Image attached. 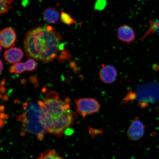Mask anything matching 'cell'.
Listing matches in <instances>:
<instances>
[{
	"mask_svg": "<svg viewBox=\"0 0 159 159\" xmlns=\"http://www.w3.org/2000/svg\"><path fill=\"white\" fill-rule=\"evenodd\" d=\"M4 56L5 60L11 64L19 62L24 57V52L21 49L13 47L5 51Z\"/></svg>",
	"mask_w": 159,
	"mask_h": 159,
	"instance_id": "obj_10",
	"label": "cell"
},
{
	"mask_svg": "<svg viewBox=\"0 0 159 159\" xmlns=\"http://www.w3.org/2000/svg\"><path fill=\"white\" fill-rule=\"evenodd\" d=\"M145 126L138 118H135L131 122L127 132V135L130 140L138 141L143 136Z\"/></svg>",
	"mask_w": 159,
	"mask_h": 159,
	"instance_id": "obj_6",
	"label": "cell"
},
{
	"mask_svg": "<svg viewBox=\"0 0 159 159\" xmlns=\"http://www.w3.org/2000/svg\"><path fill=\"white\" fill-rule=\"evenodd\" d=\"M60 19L61 22L67 25H71L76 23L75 20L71 17V15L63 11L61 12V13Z\"/></svg>",
	"mask_w": 159,
	"mask_h": 159,
	"instance_id": "obj_15",
	"label": "cell"
},
{
	"mask_svg": "<svg viewBox=\"0 0 159 159\" xmlns=\"http://www.w3.org/2000/svg\"><path fill=\"white\" fill-rule=\"evenodd\" d=\"M118 76V71L115 67L109 65H102L99 70V77L101 81L107 84L114 83Z\"/></svg>",
	"mask_w": 159,
	"mask_h": 159,
	"instance_id": "obj_7",
	"label": "cell"
},
{
	"mask_svg": "<svg viewBox=\"0 0 159 159\" xmlns=\"http://www.w3.org/2000/svg\"><path fill=\"white\" fill-rule=\"evenodd\" d=\"M106 0H97L95 3V8L101 11L104 8L106 5Z\"/></svg>",
	"mask_w": 159,
	"mask_h": 159,
	"instance_id": "obj_17",
	"label": "cell"
},
{
	"mask_svg": "<svg viewBox=\"0 0 159 159\" xmlns=\"http://www.w3.org/2000/svg\"><path fill=\"white\" fill-rule=\"evenodd\" d=\"M1 1V7H0V13L1 15L7 13L9 10L12 8V3L13 0H0Z\"/></svg>",
	"mask_w": 159,
	"mask_h": 159,
	"instance_id": "obj_14",
	"label": "cell"
},
{
	"mask_svg": "<svg viewBox=\"0 0 159 159\" xmlns=\"http://www.w3.org/2000/svg\"><path fill=\"white\" fill-rule=\"evenodd\" d=\"M133 93L134 101H137L141 108H145L159 101V84L152 81L140 85Z\"/></svg>",
	"mask_w": 159,
	"mask_h": 159,
	"instance_id": "obj_4",
	"label": "cell"
},
{
	"mask_svg": "<svg viewBox=\"0 0 159 159\" xmlns=\"http://www.w3.org/2000/svg\"><path fill=\"white\" fill-rule=\"evenodd\" d=\"M16 35L15 32L11 27L3 29L0 34V42L2 47L8 48L15 45Z\"/></svg>",
	"mask_w": 159,
	"mask_h": 159,
	"instance_id": "obj_8",
	"label": "cell"
},
{
	"mask_svg": "<svg viewBox=\"0 0 159 159\" xmlns=\"http://www.w3.org/2000/svg\"><path fill=\"white\" fill-rule=\"evenodd\" d=\"M43 17L47 23L55 24L57 22L60 17L59 11L57 9L49 7L47 8L43 12Z\"/></svg>",
	"mask_w": 159,
	"mask_h": 159,
	"instance_id": "obj_11",
	"label": "cell"
},
{
	"mask_svg": "<svg viewBox=\"0 0 159 159\" xmlns=\"http://www.w3.org/2000/svg\"><path fill=\"white\" fill-rule=\"evenodd\" d=\"M23 112L17 117L21 124L22 134L34 135L43 140L47 133L42 122L41 108L38 102H26L23 104Z\"/></svg>",
	"mask_w": 159,
	"mask_h": 159,
	"instance_id": "obj_3",
	"label": "cell"
},
{
	"mask_svg": "<svg viewBox=\"0 0 159 159\" xmlns=\"http://www.w3.org/2000/svg\"><path fill=\"white\" fill-rule=\"evenodd\" d=\"M77 112L83 117H85L98 112L100 105L97 99L92 98H80L75 100Z\"/></svg>",
	"mask_w": 159,
	"mask_h": 159,
	"instance_id": "obj_5",
	"label": "cell"
},
{
	"mask_svg": "<svg viewBox=\"0 0 159 159\" xmlns=\"http://www.w3.org/2000/svg\"><path fill=\"white\" fill-rule=\"evenodd\" d=\"M26 70L30 71H33L36 70L37 67V63L33 59H30L25 63Z\"/></svg>",
	"mask_w": 159,
	"mask_h": 159,
	"instance_id": "obj_16",
	"label": "cell"
},
{
	"mask_svg": "<svg viewBox=\"0 0 159 159\" xmlns=\"http://www.w3.org/2000/svg\"><path fill=\"white\" fill-rule=\"evenodd\" d=\"M1 72L2 71L3 69V63H2V61L1 60Z\"/></svg>",
	"mask_w": 159,
	"mask_h": 159,
	"instance_id": "obj_18",
	"label": "cell"
},
{
	"mask_svg": "<svg viewBox=\"0 0 159 159\" xmlns=\"http://www.w3.org/2000/svg\"><path fill=\"white\" fill-rule=\"evenodd\" d=\"M26 70L25 63L20 62L15 63L11 66L9 68V71L11 73L20 74L25 72Z\"/></svg>",
	"mask_w": 159,
	"mask_h": 159,
	"instance_id": "obj_13",
	"label": "cell"
},
{
	"mask_svg": "<svg viewBox=\"0 0 159 159\" xmlns=\"http://www.w3.org/2000/svg\"><path fill=\"white\" fill-rule=\"evenodd\" d=\"M117 36L120 41L127 43H133L136 38L134 29L128 25H123L118 28Z\"/></svg>",
	"mask_w": 159,
	"mask_h": 159,
	"instance_id": "obj_9",
	"label": "cell"
},
{
	"mask_svg": "<svg viewBox=\"0 0 159 159\" xmlns=\"http://www.w3.org/2000/svg\"><path fill=\"white\" fill-rule=\"evenodd\" d=\"M37 159H64L57 154L54 150L45 151L41 153Z\"/></svg>",
	"mask_w": 159,
	"mask_h": 159,
	"instance_id": "obj_12",
	"label": "cell"
},
{
	"mask_svg": "<svg viewBox=\"0 0 159 159\" xmlns=\"http://www.w3.org/2000/svg\"><path fill=\"white\" fill-rule=\"evenodd\" d=\"M141 1H142V0H141Z\"/></svg>",
	"mask_w": 159,
	"mask_h": 159,
	"instance_id": "obj_19",
	"label": "cell"
},
{
	"mask_svg": "<svg viewBox=\"0 0 159 159\" xmlns=\"http://www.w3.org/2000/svg\"><path fill=\"white\" fill-rule=\"evenodd\" d=\"M69 98L63 100L58 94L51 91L40 105L42 122L47 133L60 137L73 124L76 114L70 109Z\"/></svg>",
	"mask_w": 159,
	"mask_h": 159,
	"instance_id": "obj_2",
	"label": "cell"
},
{
	"mask_svg": "<svg viewBox=\"0 0 159 159\" xmlns=\"http://www.w3.org/2000/svg\"><path fill=\"white\" fill-rule=\"evenodd\" d=\"M63 41L56 30L46 25L30 30L25 38L24 47L28 56L48 63L56 58L63 49Z\"/></svg>",
	"mask_w": 159,
	"mask_h": 159,
	"instance_id": "obj_1",
	"label": "cell"
}]
</instances>
